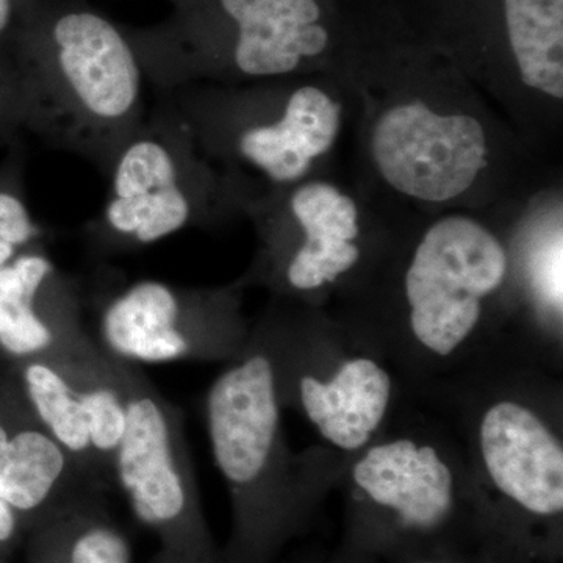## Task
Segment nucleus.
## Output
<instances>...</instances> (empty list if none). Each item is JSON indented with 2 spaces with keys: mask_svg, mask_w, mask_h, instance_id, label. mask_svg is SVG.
Instances as JSON below:
<instances>
[{
  "mask_svg": "<svg viewBox=\"0 0 563 563\" xmlns=\"http://www.w3.org/2000/svg\"><path fill=\"white\" fill-rule=\"evenodd\" d=\"M244 290L239 279L220 287L135 282L103 307L99 344L135 366L232 361L251 333Z\"/></svg>",
  "mask_w": 563,
  "mask_h": 563,
  "instance_id": "nucleus-12",
  "label": "nucleus"
},
{
  "mask_svg": "<svg viewBox=\"0 0 563 563\" xmlns=\"http://www.w3.org/2000/svg\"><path fill=\"white\" fill-rule=\"evenodd\" d=\"M150 563H220L217 554H192L187 551L169 550V548H158L157 553L151 559Z\"/></svg>",
  "mask_w": 563,
  "mask_h": 563,
  "instance_id": "nucleus-22",
  "label": "nucleus"
},
{
  "mask_svg": "<svg viewBox=\"0 0 563 563\" xmlns=\"http://www.w3.org/2000/svg\"><path fill=\"white\" fill-rule=\"evenodd\" d=\"M110 192L88 239L101 254L136 250L187 229L220 228L242 207L207 162L172 102L157 96L114 157Z\"/></svg>",
  "mask_w": 563,
  "mask_h": 563,
  "instance_id": "nucleus-8",
  "label": "nucleus"
},
{
  "mask_svg": "<svg viewBox=\"0 0 563 563\" xmlns=\"http://www.w3.org/2000/svg\"><path fill=\"white\" fill-rule=\"evenodd\" d=\"M255 322L272 347L284 410L339 461L372 443L410 395L383 352L324 307L272 298Z\"/></svg>",
  "mask_w": 563,
  "mask_h": 563,
  "instance_id": "nucleus-6",
  "label": "nucleus"
},
{
  "mask_svg": "<svg viewBox=\"0 0 563 563\" xmlns=\"http://www.w3.org/2000/svg\"><path fill=\"white\" fill-rule=\"evenodd\" d=\"M246 218L257 250L239 279L243 287L324 309L357 284L395 222L339 174L303 180L252 207Z\"/></svg>",
  "mask_w": 563,
  "mask_h": 563,
  "instance_id": "nucleus-7",
  "label": "nucleus"
},
{
  "mask_svg": "<svg viewBox=\"0 0 563 563\" xmlns=\"http://www.w3.org/2000/svg\"><path fill=\"white\" fill-rule=\"evenodd\" d=\"M54 362L79 396L99 473L107 488H113V462L128 428L121 361L98 342L80 354Z\"/></svg>",
  "mask_w": 563,
  "mask_h": 563,
  "instance_id": "nucleus-18",
  "label": "nucleus"
},
{
  "mask_svg": "<svg viewBox=\"0 0 563 563\" xmlns=\"http://www.w3.org/2000/svg\"><path fill=\"white\" fill-rule=\"evenodd\" d=\"M128 428L113 462V488L158 543L192 554H217L211 543L184 415L141 373L121 361Z\"/></svg>",
  "mask_w": 563,
  "mask_h": 563,
  "instance_id": "nucleus-11",
  "label": "nucleus"
},
{
  "mask_svg": "<svg viewBox=\"0 0 563 563\" xmlns=\"http://www.w3.org/2000/svg\"><path fill=\"white\" fill-rule=\"evenodd\" d=\"M351 180L391 217L495 210L562 180L462 70L428 44L354 43Z\"/></svg>",
  "mask_w": 563,
  "mask_h": 563,
  "instance_id": "nucleus-1",
  "label": "nucleus"
},
{
  "mask_svg": "<svg viewBox=\"0 0 563 563\" xmlns=\"http://www.w3.org/2000/svg\"><path fill=\"white\" fill-rule=\"evenodd\" d=\"M76 288L44 252L18 255L0 269V347L16 361H63L87 351Z\"/></svg>",
  "mask_w": 563,
  "mask_h": 563,
  "instance_id": "nucleus-14",
  "label": "nucleus"
},
{
  "mask_svg": "<svg viewBox=\"0 0 563 563\" xmlns=\"http://www.w3.org/2000/svg\"><path fill=\"white\" fill-rule=\"evenodd\" d=\"M36 239H40V229L27 206L13 191L0 190V269Z\"/></svg>",
  "mask_w": 563,
  "mask_h": 563,
  "instance_id": "nucleus-20",
  "label": "nucleus"
},
{
  "mask_svg": "<svg viewBox=\"0 0 563 563\" xmlns=\"http://www.w3.org/2000/svg\"><path fill=\"white\" fill-rule=\"evenodd\" d=\"M11 18V0H0V33L5 31Z\"/></svg>",
  "mask_w": 563,
  "mask_h": 563,
  "instance_id": "nucleus-23",
  "label": "nucleus"
},
{
  "mask_svg": "<svg viewBox=\"0 0 563 563\" xmlns=\"http://www.w3.org/2000/svg\"><path fill=\"white\" fill-rule=\"evenodd\" d=\"M218 9L231 24V40L188 85L342 74L347 46H340L321 0H218Z\"/></svg>",
  "mask_w": 563,
  "mask_h": 563,
  "instance_id": "nucleus-13",
  "label": "nucleus"
},
{
  "mask_svg": "<svg viewBox=\"0 0 563 563\" xmlns=\"http://www.w3.org/2000/svg\"><path fill=\"white\" fill-rule=\"evenodd\" d=\"M21 529H25L20 515L0 496V547L13 543Z\"/></svg>",
  "mask_w": 563,
  "mask_h": 563,
  "instance_id": "nucleus-21",
  "label": "nucleus"
},
{
  "mask_svg": "<svg viewBox=\"0 0 563 563\" xmlns=\"http://www.w3.org/2000/svg\"><path fill=\"white\" fill-rule=\"evenodd\" d=\"M563 187L554 181L526 203L518 231L521 298L543 357L562 344Z\"/></svg>",
  "mask_w": 563,
  "mask_h": 563,
  "instance_id": "nucleus-16",
  "label": "nucleus"
},
{
  "mask_svg": "<svg viewBox=\"0 0 563 563\" xmlns=\"http://www.w3.org/2000/svg\"><path fill=\"white\" fill-rule=\"evenodd\" d=\"M29 563H133L128 533L106 493H90L31 529Z\"/></svg>",
  "mask_w": 563,
  "mask_h": 563,
  "instance_id": "nucleus-17",
  "label": "nucleus"
},
{
  "mask_svg": "<svg viewBox=\"0 0 563 563\" xmlns=\"http://www.w3.org/2000/svg\"><path fill=\"white\" fill-rule=\"evenodd\" d=\"M336 481L355 501L415 533L437 532L463 501L483 499L454 429L407 401L372 443L343 461Z\"/></svg>",
  "mask_w": 563,
  "mask_h": 563,
  "instance_id": "nucleus-10",
  "label": "nucleus"
},
{
  "mask_svg": "<svg viewBox=\"0 0 563 563\" xmlns=\"http://www.w3.org/2000/svg\"><path fill=\"white\" fill-rule=\"evenodd\" d=\"M421 563H435V562H421Z\"/></svg>",
  "mask_w": 563,
  "mask_h": 563,
  "instance_id": "nucleus-24",
  "label": "nucleus"
},
{
  "mask_svg": "<svg viewBox=\"0 0 563 563\" xmlns=\"http://www.w3.org/2000/svg\"><path fill=\"white\" fill-rule=\"evenodd\" d=\"M27 77L49 118L51 144L109 174L147 113L135 47L106 18L69 11L52 24L49 58Z\"/></svg>",
  "mask_w": 563,
  "mask_h": 563,
  "instance_id": "nucleus-9",
  "label": "nucleus"
},
{
  "mask_svg": "<svg viewBox=\"0 0 563 563\" xmlns=\"http://www.w3.org/2000/svg\"><path fill=\"white\" fill-rule=\"evenodd\" d=\"M20 390L36 420L69 455L81 477L96 490H109L92 453L79 396L60 365L44 358L21 362Z\"/></svg>",
  "mask_w": 563,
  "mask_h": 563,
  "instance_id": "nucleus-19",
  "label": "nucleus"
},
{
  "mask_svg": "<svg viewBox=\"0 0 563 563\" xmlns=\"http://www.w3.org/2000/svg\"><path fill=\"white\" fill-rule=\"evenodd\" d=\"M90 493L103 492L81 477L20 390L13 412L0 417V496L31 531Z\"/></svg>",
  "mask_w": 563,
  "mask_h": 563,
  "instance_id": "nucleus-15",
  "label": "nucleus"
},
{
  "mask_svg": "<svg viewBox=\"0 0 563 563\" xmlns=\"http://www.w3.org/2000/svg\"><path fill=\"white\" fill-rule=\"evenodd\" d=\"M528 202L396 217L369 268L328 310L418 396L490 363L540 361L518 273Z\"/></svg>",
  "mask_w": 563,
  "mask_h": 563,
  "instance_id": "nucleus-2",
  "label": "nucleus"
},
{
  "mask_svg": "<svg viewBox=\"0 0 563 563\" xmlns=\"http://www.w3.org/2000/svg\"><path fill=\"white\" fill-rule=\"evenodd\" d=\"M284 412L272 347L254 320L203 401L211 455L232 499L236 563L265 561L299 501L339 477L342 462L331 454H295Z\"/></svg>",
  "mask_w": 563,
  "mask_h": 563,
  "instance_id": "nucleus-4",
  "label": "nucleus"
},
{
  "mask_svg": "<svg viewBox=\"0 0 563 563\" xmlns=\"http://www.w3.org/2000/svg\"><path fill=\"white\" fill-rule=\"evenodd\" d=\"M192 140L247 211L303 180L336 174L355 101L340 73L240 85H188L168 95Z\"/></svg>",
  "mask_w": 563,
  "mask_h": 563,
  "instance_id": "nucleus-3",
  "label": "nucleus"
},
{
  "mask_svg": "<svg viewBox=\"0 0 563 563\" xmlns=\"http://www.w3.org/2000/svg\"><path fill=\"white\" fill-rule=\"evenodd\" d=\"M548 368L521 358L490 363L426 395L454 415L483 498L540 520L563 512L562 390Z\"/></svg>",
  "mask_w": 563,
  "mask_h": 563,
  "instance_id": "nucleus-5",
  "label": "nucleus"
}]
</instances>
